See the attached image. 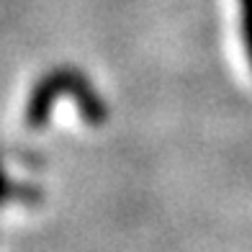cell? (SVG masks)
<instances>
[{"label":"cell","instance_id":"3","mask_svg":"<svg viewBox=\"0 0 252 252\" xmlns=\"http://www.w3.org/2000/svg\"><path fill=\"white\" fill-rule=\"evenodd\" d=\"M13 201L24 203V206H36L41 201V188L31 180H18L13 183Z\"/></svg>","mask_w":252,"mask_h":252},{"label":"cell","instance_id":"2","mask_svg":"<svg viewBox=\"0 0 252 252\" xmlns=\"http://www.w3.org/2000/svg\"><path fill=\"white\" fill-rule=\"evenodd\" d=\"M239 26H242V41L252 70V0H239Z\"/></svg>","mask_w":252,"mask_h":252},{"label":"cell","instance_id":"1","mask_svg":"<svg viewBox=\"0 0 252 252\" xmlns=\"http://www.w3.org/2000/svg\"><path fill=\"white\" fill-rule=\"evenodd\" d=\"M70 95L77 108H80V119L88 126H103L108 119V106L103 95L95 90V85L90 83V77L80 70V67H52L44 72L36 83H33L29 100H26V111H24V121L29 129L39 131L49 124L52 119V106L57 98Z\"/></svg>","mask_w":252,"mask_h":252}]
</instances>
